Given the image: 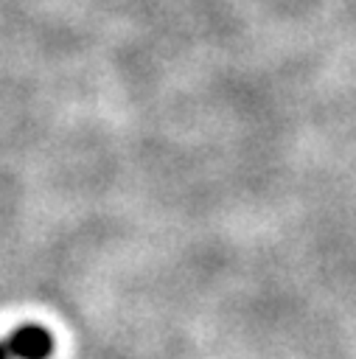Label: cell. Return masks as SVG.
Wrapping results in <instances>:
<instances>
[{
  "label": "cell",
  "instance_id": "obj_1",
  "mask_svg": "<svg viewBox=\"0 0 356 359\" xmlns=\"http://www.w3.org/2000/svg\"><path fill=\"white\" fill-rule=\"evenodd\" d=\"M53 334L36 323L17 325L6 337H0V351L6 359H48L53 353Z\"/></svg>",
  "mask_w": 356,
  "mask_h": 359
}]
</instances>
